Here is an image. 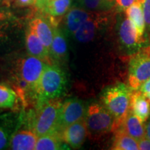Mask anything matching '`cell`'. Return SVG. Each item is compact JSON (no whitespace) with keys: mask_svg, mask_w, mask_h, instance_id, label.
<instances>
[{"mask_svg":"<svg viewBox=\"0 0 150 150\" xmlns=\"http://www.w3.org/2000/svg\"><path fill=\"white\" fill-rule=\"evenodd\" d=\"M132 90L129 86L117 83L110 86L103 91L101 96L102 104L114 118L113 131L122 126L130 110Z\"/></svg>","mask_w":150,"mask_h":150,"instance_id":"cell-1","label":"cell"},{"mask_svg":"<svg viewBox=\"0 0 150 150\" xmlns=\"http://www.w3.org/2000/svg\"><path fill=\"white\" fill-rule=\"evenodd\" d=\"M67 80L65 72L58 65H47L35 89L38 106L50 99L59 98L65 93Z\"/></svg>","mask_w":150,"mask_h":150,"instance_id":"cell-2","label":"cell"},{"mask_svg":"<svg viewBox=\"0 0 150 150\" xmlns=\"http://www.w3.org/2000/svg\"><path fill=\"white\" fill-rule=\"evenodd\" d=\"M62 104L61 99L56 98L38 106V112L32 122V131L38 137L59 133L58 129Z\"/></svg>","mask_w":150,"mask_h":150,"instance_id":"cell-3","label":"cell"},{"mask_svg":"<svg viewBox=\"0 0 150 150\" xmlns=\"http://www.w3.org/2000/svg\"><path fill=\"white\" fill-rule=\"evenodd\" d=\"M88 135L91 138L99 136L113 131L114 118L102 104L93 103L88 107L85 115Z\"/></svg>","mask_w":150,"mask_h":150,"instance_id":"cell-4","label":"cell"},{"mask_svg":"<svg viewBox=\"0 0 150 150\" xmlns=\"http://www.w3.org/2000/svg\"><path fill=\"white\" fill-rule=\"evenodd\" d=\"M149 78L150 46L133 54L129 65L128 86L132 91H138Z\"/></svg>","mask_w":150,"mask_h":150,"instance_id":"cell-5","label":"cell"},{"mask_svg":"<svg viewBox=\"0 0 150 150\" xmlns=\"http://www.w3.org/2000/svg\"><path fill=\"white\" fill-rule=\"evenodd\" d=\"M114 13L112 9L105 12H92L88 19L73 34L75 40L82 43L94 40L109 24Z\"/></svg>","mask_w":150,"mask_h":150,"instance_id":"cell-6","label":"cell"},{"mask_svg":"<svg viewBox=\"0 0 150 150\" xmlns=\"http://www.w3.org/2000/svg\"><path fill=\"white\" fill-rule=\"evenodd\" d=\"M47 65V63L45 61L31 55L26 56L17 62L15 77L20 79L29 84L35 95L38 83Z\"/></svg>","mask_w":150,"mask_h":150,"instance_id":"cell-7","label":"cell"},{"mask_svg":"<svg viewBox=\"0 0 150 150\" xmlns=\"http://www.w3.org/2000/svg\"><path fill=\"white\" fill-rule=\"evenodd\" d=\"M117 35L120 46L128 54H134L139 52L142 45L145 42L140 38L136 27L126 15L120 18L117 24Z\"/></svg>","mask_w":150,"mask_h":150,"instance_id":"cell-8","label":"cell"},{"mask_svg":"<svg viewBox=\"0 0 150 150\" xmlns=\"http://www.w3.org/2000/svg\"><path fill=\"white\" fill-rule=\"evenodd\" d=\"M87 108L85 104L80 99L76 98L69 99L62 104L60 112L59 132L67 127L70 126L76 122L81 120L85 118Z\"/></svg>","mask_w":150,"mask_h":150,"instance_id":"cell-9","label":"cell"},{"mask_svg":"<svg viewBox=\"0 0 150 150\" xmlns=\"http://www.w3.org/2000/svg\"><path fill=\"white\" fill-rule=\"evenodd\" d=\"M61 135L63 141L73 149L81 147L88 136L85 120H81L67 127L61 131Z\"/></svg>","mask_w":150,"mask_h":150,"instance_id":"cell-10","label":"cell"},{"mask_svg":"<svg viewBox=\"0 0 150 150\" xmlns=\"http://www.w3.org/2000/svg\"><path fill=\"white\" fill-rule=\"evenodd\" d=\"M29 27L34 31L48 52H50L54 37V27H54L50 20H47L46 18L36 17L30 22Z\"/></svg>","mask_w":150,"mask_h":150,"instance_id":"cell-11","label":"cell"},{"mask_svg":"<svg viewBox=\"0 0 150 150\" xmlns=\"http://www.w3.org/2000/svg\"><path fill=\"white\" fill-rule=\"evenodd\" d=\"M38 136L33 131L16 130L11 136L8 149L13 150L35 149Z\"/></svg>","mask_w":150,"mask_h":150,"instance_id":"cell-12","label":"cell"},{"mask_svg":"<svg viewBox=\"0 0 150 150\" xmlns=\"http://www.w3.org/2000/svg\"><path fill=\"white\" fill-rule=\"evenodd\" d=\"M91 13V11L79 6L70 8L67 11L64 18V26L67 33L69 34H74L88 19Z\"/></svg>","mask_w":150,"mask_h":150,"instance_id":"cell-13","label":"cell"},{"mask_svg":"<svg viewBox=\"0 0 150 150\" xmlns=\"http://www.w3.org/2000/svg\"><path fill=\"white\" fill-rule=\"evenodd\" d=\"M50 57L58 63H63L67 59V45L63 31L54 27V37L50 49Z\"/></svg>","mask_w":150,"mask_h":150,"instance_id":"cell-14","label":"cell"},{"mask_svg":"<svg viewBox=\"0 0 150 150\" xmlns=\"http://www.w3.org/2000/svg\"><path fill=\"white\" fill-rule=\"evenodd\" d=\"M72 2V0H41L37 1L35 5L48 16L56 18L67 13Z\"/></svg>","mask_w":150,"mask_h":150,"instance_id":"cell-15","label":"cell"},{"mask_svg":"<svg viewBox=\"0 0 150 150\" xmlns=\"http://www.w3.org/2000/svg\"><path fill=\"white\" fill-rule=\"evenodd\" d=\"M26 47L29 55L38 58L50 64V53L48 50L30 27L26 33Z\"/></svg>","mask_w":150,"mask_h":150,"instance_id":"cell-16","label":"cell"},{"mask_svg":"<svg viewBox=\"0 0 150 150\" xmlns=\"http://www.w3.org/2000/svg\"><path fill=\"white\" fill-rule=\"evenodd\" d=\"M130 110L144 123L150 116V102L140 91H132L130 102Z\"/></svg>","mask_w":150,"mask_h":150,"instance_id":"cell-17","label":"cell"},{"mask_svg":"<svg viewBox=\"0 0 150 150\" xmlns=\"http://www.w3.org/2000/svg\"><path fill=\"white\" fill-rule=\"evenodd\" d=\"M120 127L137 141L145 138V124L131 110H129Z\"/></svg>","mask_w":150,"mask_h":150,"instance_id":"cell-18","label":"cell"},{"mask_svg":"<svg viewBox=\"0 0 150 150\" xmlns=\"http://www.w3.org/2000/svg\"><path fill=\"white\" fill-rule=\"evenodd\" d=\"M125 13L136 28L137 32L142 40L146 41L145 35V23L144 18L142 4L140 1H136L134 4L129 6L125 11Z\"/></svg>","mask_w":150,"mask_h":150,"instance_id":"cell-19","label":"cell"},{"mask_svg":"<svg viewBox=\"0 0 150 150\" xmlns=\"http://www.w3.org/2000/svg\"><path fill=\"white\" fill-rule=\"evenodd\" d=\"M115 137L112 142V149L114 150H138V141L125 132L121 127L114 131Z\"/></svg>","mask_w":150,"mask_h":150,"instance_id":"cell-20","label":"cell"},{"mask_svg":"<svg viewBox=\"0 0 150 150\" xmlns=\"http://www.w3.org/2000/svg\"><path fill=\"white\" fill-rule=\"evenodd\" d=\"M16 131V122L11 117L0 118V150L8 149L11 136Z\"/></svg>","mask_w":150,"mask_h":150,"instance_id":"cell-21","label":"cell"},{"mask_svg":"<svg viewBox=\"0 0 150 150\" xmlns=\"http://www.w3.org/2000/svg\"><path fill=\"white\" fill-rule=\"evenodd\" d=\"M63 139L61 134L54 133L38 137L35 150H58L63 149L62 142Z\"/></svg>","mask_w":150,"mask_h":150,"instance_id":"cell-22","label":"cell"},{"mask_svg":"<svg viewBox=\"0 0 150 150\" xmlns=\"http://www.w3.org/2000/svg\"><path fill=\"white\" fill-rule=\"evenodd\" d=\"M77 5L91 12H105L115 7V0H77Z\"/></svg>","mask_w":150,"mask_h":150,"instance_id":"cell-23","label":"cell"},{"mask_svg":"<svg viewBox=\"0 0 150 150\" xmlns=\"http://www.w3.org/2000/svg\"><path fill=\"white\" fill-rule=\"evenodd\" d=\"M18 95L15 91L0 83V108H13L18 104Z\"/></svg>","mask_w":150,"mask_h":150,"instance_id":"cell-24","label":"cell"},{"mask_svg":"<svg viewBox=\"0 0 150 150\" xmlns=\"http://www.w3.org/2000/svg\"><path fill=\"white\" fill-rule=\"evenodd\" d=\"M142 11L145 23V32L150 39V0H142Z\"/></svg>","mask_w":150,"mask_h":150,"instance_id":"cell-25","label":"cell"},{"mask_svg":"<svg viewBox=\"0 0 150 150\" xmlns=\"http://www.w3.org/2000/svg\"><path fill=\"white\" fill-rule=\"evenodd\" d=\"M138 0H115V7L119 11H125Z\"/></svg>","mask_w":150,"mask_h":150,"instance_id":"cell-26","label":"cell"},{"mask_svg":"<svg viewBox=\"0 0 150 150\" xmlns=\"http://www.w3.org/2000/svg\"><path fill=\"white\" fill-rule=\"evenodd\" d=\"M13 16L10 11L7 9L0 8V23L4 22H7L12 19Z\"/></svg>","mask_w":150,"mask_h":150,"instance_id":"cell-27","label":"cell"},{"mask_svg":"<svg viewBox=\"0 0 150 150\" xmlns=\"http://www.w3.org/2000/svg\"><path fill=\"white\" fill-rule=\"evenodd\" d=\"M36 0H15V4L18 7H27L35 5Z\"/></svg>","mask_w":150,"mask_h":150,"instance_id":"cell-28","label":"cell"},{"mask_svg":"<svg viewBox=\"0 0 150 150\" xmlns=\"http://www.w3.org/2000/svg\"><path fill=\"white\" fill-rule=\"evenodd\" d=\"M138 147L140 150H150V140L145 138L138 140Z\"/></svg>","mask_w":150,"mask_h":150,"instance_id":"cell-29","label":"cell"},{"mask_svg":"<svg viewBox=\"0 0 150 150\" xmlns=\"http://www.w3.org/2000/svg\"><path fill=\"white\" fill-rule=\"evenodd\" d=\"M8 21L0 23V42L3 40L6 36V31L7 30L8 25Z\"/></svg>","mask_w":150,"mask_h":150,"instance_id":"cell-30","label":"cell"},{"mask_svg":"<svg viewBox=\"0 0 150 150\" xmlns=\"http://www.w3.org/2000/svg\"><path fill=\"white\" fill-rule=\"evenodd\" d=\"M138 91H140L142 93L146 94L150 93V78L147 79L142 85L140 86V88Z\"/></svg>","mask_w":150,"mask_h":150,"instance_id":"cell-31","label":"cell"},{"mask_svg":"<svg viewBox=\"0 0 150 150\" xmlns=\"http://www.w3.org/2000/svg\"><path fill=\"white\" fill-rule=\"evenodd\" d=\"M145 137L150 140V116L145 122Z\"/></svg>","mask_w":150,"mask_h":150,"instance_id":"cell-32","label":"cell"},{"mask_svg":"<svg viewBox=\"0 0 150 150\" xmlns=\"http://www.w3.org/2000/svg\"><path fill=\"white\" fill-rule=\"evenodd\" d=\"M15 0H3V4L4 5L6 6H9L11 4V2H13V1H14Z\"/></svg>","mask_w":150,"mask_h":150,"instance_id":"cell-33","label":"cell"},{"mask_svg":"<svg viewBox=\"0 0 150 150\" xmlns=\"http://www.w3.org/2000/svg\"><path fill=\"white\" fill-rule=\"evenodd\" d=\"M144 95H145V96L146 97H147V99L149 101V102H150V93L144 94Z\"/></svg>","mask_w":150,"mask_h":150,"instance_id":"cell-34","label":"cell"},{"mask_svg":"<svg viewBox=\"0 0 150 150\" xmlns=\"http://www.w3.org/2000/svg\"><path fill=\"white\" fill-rule=\"evenodd\" d=\"M1 2H3V0H0V4H1Z\"/></svg>","mask_w":150,"mask_h":150,"instance_id":"cell-35","label":"cell"},{"mask_svg":"<svg viewBox=\"0 0 150 150\" xmlns=\"http://www.w3.org/2000/svg\"><path fill=\"white\" fill-rule=\"evenodd\" d=\"M36 1H40V0H36Z\"/></svg>","mask_w":150,"mask_h":150,"instance_id":"cell-36","label":"cell"},{"mask_svg":"<svg viewBox=\"0 0 150 150\" xmlns=\"http://www.w3.org/2000/svg\"><path fill=\"white\" fill-rule=\"evenodd\" d=\"M0 112H1V110H0Z\"/></svg>","mask_w":150,"mask_h":150,"instance_id":"cell-37","label":"cell"}]
</instances>
